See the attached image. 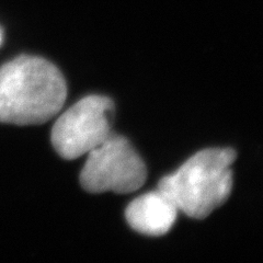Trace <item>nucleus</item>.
<instances>
[{
  "label": "nucleus",
  "mask_w": 263,
  "mask_h": 263,
  "mask_svg": "<svg viewBox=\"0 0 263 263\" xmlns=\"http://www.w3.org/2000/svg\"><path fill=\"white\" fill-rule=\"evenodd\" d=\"M178 212L169 197L157 189L132 201L125 210V218L135 232L158 237L174 227Z\"/></svg>",
  "instance_id": "obj_5"
},
{
  "label": "nucleus",
  "mask_w": 263,
  "mask_h": 263,
  "mask_svg": "<svg viewBox=\"0 0 263 263\" xmlns=\"http://www.w3.org/2000/svg\"><path fill=\"white\" fill-rule=\"evenodd\" d=\"M232 148H212L196 153L174 174L163 177L158 190L166 194L179 212L203 219L223 205L233 189Z\"/></svg>",
  "instance_id": "obj_2"
},
{
  "label": "nucleus",
  "mask_w": 263,
  "mask_h": 263,
  "mask_svg": "<svg viewBox=\"0 0 263 263\" xmlns=\"http://www.w3.org/2000/svg\"><path fill=\"white\" fill-rule=\"evenodd\" d=\"M114 103L104 96L81 99L57 119L52 144L62 158L72 160L101 145L112 134Z\"/></svg>",
  "instance_id": "obj_4"
},
{
  "label": "nucleus",
  "mask_w": 263,
  "mask_h": 263,
  "mask_svg": "<svg viewBox=\"0 0 263 263\" xmlns=\"http://www.w3.org/2000/svg\"><path fill=\"white\" fill-rule=\"evenodd\" d=\"M0 43H2V32H0Z\"/></svg>",
  "instance_id": "obj_6"
},
{
  "label": "nucleus",
  "mask_w": 263,
  "mask_h": 263,
  "mask_svg": "<svg viewBox=\"0 0 263 263\" xmlns=\"http://www.w3.org/2000/svg\"><path fill=\"white\" fill-rule=\"evenodd\" d=\"M147 169L124 136L111 134L93 151L80 172V184L90 193H132L145 183Z\"/></svg>",
  "instance_id": "obj_3"
},
{
  "label": "nucleus",
  "mask_w": 263,
  "mask_h": 263,
  "mask_svg": "<svg viewBox=\"0 0 263 263\" xmlns=\"http://www.w3.org/2000/svg\"><path fill=\"white\" fill-rule=\"evenodd\" d=\"M67 85L55 65L22 55L0 68V122L36 125L59 113Z\"/></svg>",
  "instance_id": "obj_1"
}]
</instances>
